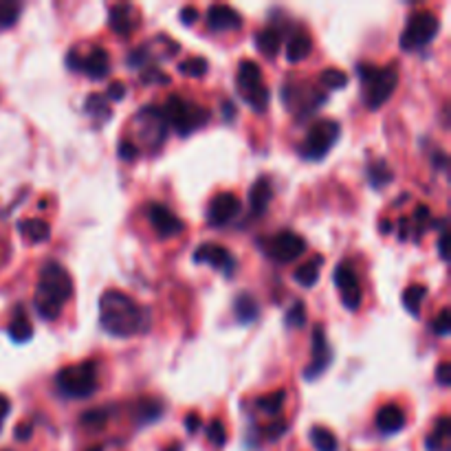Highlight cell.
<instances>
[{"label":"cell","mask_w":451,"mask_h":451,"mask_svg":"<svg viewBox=\"0 0 451 451\" xmlns=\"http://www.w3.org/2000/svg\"><path fill=\"white\" fill-rule=\"evenodd\" d=\"M148 311L130 295L121 291H106L99 297V326L111 337H132L148 330Z\"/></svg>","instance_id":"6da1fadb"},{"label":"cell","mask_w":451,"mask_h":451,"mask_svg":"<svg viewBox=\"0 0 451 451\" xmlns=\"http://www.w3.org/2000/svg\"><path fill=\"white\" fill-rule=\"evenodd\" d=\"M73 295V278L60 262H44L35 288V311L44 321L60 317L62 306Z\"/></svg>","instance_id":"7a4b0ae2"},{"label":"cell","mask_w":451,"mask_h":451,"mask_svg":"<svg viewBox=\"0 0 451 451\" xmlns=\"http://www.w3.org/2000/svg\"><path fill=\"white\" fill-rule=\"evenodd\" d=\"M357 73L361 84L366 86L364 90V101L370 111H378L396 90V84H399V70H396L394 64H390L388 68H376L372 64H359Z\"/></svg>","instance_id":"3957f363"},{"label":"cell","mask_w":451,"mask_h":451,"mask_svg":"<svg viewBox=\"0 0 451 451\" xmlns=\"http://www.w3.org/2000/svg\"><path fill=\"white\" fill-rule=\"evenodd\" d=\"M56 385L66 399H88L97 392V364L82 361V364L62 368L56 374Z\"/></svg>","instance_id":"277c9868"},{"label":"cell","mask_w":451,"mask_h":451,"mask_svg":"<svg viewBox=\"0 0 451 451\" xmlns=\"http://www.w3.org/2000/svg\"><path fill=\"white\" fill-rule=\"evenodd\" d=\"M161 113H163L168 128L172 125L176 135H180V137L196 132L198 128H203V125L209 121V111H205V108L196 106V104H190L178 95H172L166 101V106L161 108Z\"/></svg>","instance_id":"5b68a950"},{"label":"cell","mask_w":451,"mask_h":451,"mask_svg":"<svg viewBox=\"0 0 451 451\" xmlns=\"http://www.w3.org/2000/svg\"><path fill=\"white\" fill-rule=\"evenodd\" d=\"M236 86L238 93L242 95V99L254 108L256 113H264L271 93L264 84L262 78V68L254 62V60H242L238 64V73H236Z\"/></svg>","instance_id":"8992f818"},{"label":"cell","mask_w":451,"mask_h":451,"mask_svg":"<svg viewBox=\"0 0 451 451\" xmlns=\"http://www.w3.org/2000/svg\"><path fill=\"white\" fill-rule=\"evenodd\" d=\"M339 132H341L339 123L333 121V119H321V121L313 123L309 135H306V139L302 143L299 154L306 161H321L335 148V143L339 139Z\"/></svg>","instance_id":"52a82bcc"},{"label":"cell","mask_w":451,"mask_h":451,"mask_svg":"<svg viewBox=\"0 0 451 451\" xmlns=\"http://www.w3.org/2000/svg\"><path fill=\"white\" fill-rule=\"evenodd\" d=\"M438 29H440V20H438L436 13L425 11V9L412 13L407 25H405V31L401 35V47L405 51L423 49L436 38Z\"/></svg>","instance_id":"ba28073f"},{"label":"cell","mask_w":451,"mask_h":451,"mask_svg":"<svg viewBox=\"0 0 451 451\" xmlns=\"http://www.w3.org/2000/svg\"><path fill=\"white\" fill-rule=\"evenodd\" d=\"M264 254L276 260L278 264H288L297 260L306 251V240L293 231H280L276 236H271L268 240L262 242Z\"/></svg>","instance_id":"9c48e42d"},{"label":"cell","mask_w":451,"mask_h":451,"mask_svg":"<svg viewBox=\"0 0 451 451\" xmlns=\"http://www.w3.org/2000/svg\"><path fill=\"white\" fill-rule=\"evenodd\" d=\"M330 361H333V352H330L326 335H323V326L321 323H315V328H313V359L304 370V378L306 381H315V378H319L323 372L328 370Z\"/></svg>","instance_id":"30bf717a"},{"label":"cell","mask_w":451,"mask_h":451,"mask_svg":"<svg viewBox=\"0 0 451 451\" xmlns=\"http://www.w3.org/2000/svg\"><path fill=\"white\" fill-rule=\"evenodd\" d=\"M335 284L341 291V302L346 309L357 311L361 306V284L350 262H339V266L335 268Z\"/></svg>","instance_id":"8fae6325"},{"label":"cell","mask_w":451,"mask_h":451,"mask_svg":"<svg viewBox=\"0 0 451 451\" xmlns=\"http://www.w3.org/2000/svg\"><path fill=\"white\" fill-rule=\"evenodd\" d=\"M240 214V198L231 192L216 194L207 207V221L211 227H223Z\"/></svg>","instance_id":"7c38bea8"},{"label":"cell","mask_w":451,"mask_h":451,"mask_svg":"<svg viewBox=\"0 0 451 451\" xmlns=\"http://www.w3.org/2000/svg\"><path fill=\"white\" fill-rule=\"evenodd\" d=\"M194 262H201V264H209L216 271H221L227 278L233 276V271H236V258L229 249L221 247V245H201L196 249L194 254Z\"/></svg>","instance_id":"4fadbf2b"},{"label":"cell","mask_w":451,"mask_h":451,"mask_svg":"<svg viewBox=\"0 0 451 451\" xmlns=\"http://www.w3.org/2000/svg\"><path fill=\"white\" fill-rule=\"evenodd\" d=\"M148 221L154 227L156 236H161V238L178 236V233H183V229H185L183 221H180L172 209H168L166 205H161V203L148 205Z\"/></svg>","instance_id":"5bb4252c"},{"label":"cell","mask_w":451,"mask_h":451,"mask_svg":"<svg viewBox=\"0 0 451 451\" xmlns=\"http://www.w3.org/2000/svg\"><path fill=\"white\" fill-rule=\"evenodd\" d=\"M137 123H141V135L150 146H161V143H163L168 135V123L163 119L161 108H154V106L143 108L137 117Z\"/></svg>","instance_id":"9a60e30c"},{"label":"cell","mask_w":451,"mask_h":451,"mask_svg":"<svg viewBox=\"0 0 451 451\" xmlns=\"http://www.w3.org/2000/svg\"><path fill=\"white\" fill-rule=\"evenodd\" d=\"M68 66L75 70H82L88 80L97 82V80H104L108 75V70H111V58H108V53L104 49H93L80 62L68 60Z\"/></svg>","instance_id":"2e32d148"},{"label":"cell","mask_w":451,"mask_h":451,"mask_svg":"<svg viewBox=\"0 0 451 451\" xmlns=\"http://www.w3.org/2000/svg\"><path fill=\"white\" fill-rule=\"evenodd\" d=\"M205 20L211 31H236L242 27L240 13L229 5H211Z\"/></svg>","instance_id":"e0dca14e"},{"label":"cell","mask_w":451,"mask_h":451,"mask_svg":"<svg viewBox=\"0 0 451 451\" xmlns=\"http://www.w3.org/2000/svg\"><path fill=\"white\" fill-rule=\"evenodd\" d=\"M376 427L383 434H396L405 427V412L394 403L383 405L376 412Z\"/></svg>","instance_id":"ac0fdd59"},{"label":"cell","mask_w":451,"mask_h":451,"mask_svg":"<svg viewBox=\"0 0 451 451\" xmlns=\"http://www.w3.org/2000/svg\"><path fill=\"white\" fill-rule=\"evenodd\" d=\"M108 23H111V29L119 35H128L135 31V27L139 25L137 20V11L132 5H115L111 9V18H108Z\"/></svg>","instance_id":"d6986e66"},{"label":"cell","mask_w":451,"mask_h":451,"mask_svg":"<svg viewBox=\"0 0 451 451\" xmlns=\"http://www.w3.org/2000/svg\"><path fill=\"white\" fill-rule=\"evenodd\" d=\"M271 198H273V185H271V180L266 176L258 178L254 185H251L249 192V203H251V211L256 216H262L271 203Z\"/></svg>","instance_id":"ffe728a7"},{"label":"cell","mask_w":451,"mask_h":451,"mask_svg":"<svg viewBox=\"0 0 451 451\" xmlns=\"http://www.w3.org/2000/svg\"><path fill=\"white\" fill-rule=\"evenodd\" d=\"M321 264H323V256H315V258H311L309 262H304L302 266H297L295 273H293L295 282H297L299 286H304V288L315 286L317 280H319Z\"/></svg>","instance_id":"44dd1931"},{"label":"cell","mask_w":451,"mask_h":451,"mask_svg":"<svg viewBox=\"0 0 451 451\" xmlns=\"http://www.w3.org/2000/svg\"><path fill=\"white\" fill-rule=\"evenodd\" d=\"M18 229L29 242H44L51 236V227L42 218H25L18 223Z\"/></svg>","instance_id":"7402d4cb"},{"label":"cell","mask_w":451,"mask_h":451,"mask_svg":"<svg viewBox=\"0 0 451 451\" xmlns=\"http://www.w3.org/2000/svg\"><path fill=\"white\" fill-rule=\"evenodd\" d=\"M256 47L264 53L266 58H276L282 47V33L273 27L262 29L260 33H256Z\"/></svg>","instance_id":"603a6c76"},{"label":"cell","mask_w":451,"mask_h":451,"mask_svg":"<svg viewBox=\"0 0 451 451\" xmlns=\"http://www.w3.org/2000/svg\"><path fill=\"white\" fill-rule=\"evenodd\" d=\"M233 313H236L240 323H251V321H256V317L260 313V306L251 293H240L236 297V302H233Z\"/></svg>","instance_id":"cb8c5ba5"},{"label":"cell","mask_w":451,"mask_h":451,"mask_svg":"<svg viewBox=\"0 0 451 451\" xmlns=\"http://www.w3.org/2000/svg\"><path fill=\"white\" fill-rule=\"evenodd\" d=\"M7 333H9V337L16 341V344H25V341L31 339L33 326H31V321H29V317L25 315L23 309H16V317L11 319Z\"/></svg>","instance_id":"d4e9b609"},{"label":"cell","mask_w":451,"mask_h":451,"mask_svg":"<svg viewBox=\"0 0 451 451\" xmlns=\"http://www.w3.org/2000/svg\"><path fill=\"white\" fill-rule=\"evenodd\" d=\"M311 49H313V40L309 35H295V38H291V42L286 44V58L291 64H297L311 56Z\"/></svg>","instance_id":"484cf974"},{"label":"cell","mask_w":451,"mask_h":451,"mask_svg":"<svg viewBox=\"0 0 451 451\" xmlns=\"http://www.w3.org/2000/svg\"><path fill=\"white\" fill-rule=\"evenodd\" d=\"M427 297V286L423 284H412L405 288V293H403V306H405V311L412 313L414 317H419L421 315V309H423V302Z\"/></svg>","instance_id":"4316f807"},{"label":"cell","mask_w":451,"mask_h":451,"mask_svg":"<svg viewBox=\"0 0 451 451\" xmlns=\"http://www.w3.org/2000/svg\"><path fill=\"white\" fill-rule=\"evenodd\" d=\"M368 180H370L372 187H385L394 180V172L390 170V166L383 159H378L368 166Z\"/></svg>","instance_id":"83f0119b"},{"label":"cell","mask_w":451,"mask_h":451,"mask_svg":"<svg viewBox=\"0 0 451 451\" xmlns=\"http://www.w3.org/2000/svg\"><path fill=\"white\" fill-rule=\"evenodd\" d=\"M311 443L317 451H337V436L333 434V431L328 427H321V425H315L311 427Z\"/></svg>","instance_id":"f1b7e54d"},{"label":"cell","mask_w":451,"mask_h":451,"mask_svg":"<svg viewBox=\"0 0 451 451\" xmlns=\"http://www.w3.org/2000/svg\"><path fill=\"white\" fill-rule=\"evenodd\" d=\"M84 111H86L90 117H93V119H97L99 123L106 121V119H111V106L106 104V97L99 95V93H93V95L86 97Z\"/></svg>","instance_id":"f546056e"},{"label":"cell","mask_w":451,"mask_h":451,"mask_svg":"<svg viewBox=\"0 0 451 451\" xmlns=\"http://www.w3.org/2000/svg\"><path fill=\"white\" fill-rule=\"evenodd\" d=\"M284 401H286V392H284V390H276V392H271V394L260 396V399L256 401V405H258L262 412L273 414V416H276V414H280V412H282Z\"/></svg>","instance_id":"4dcf8cb0"},{"label":"cell","mask_w":451,"mask_h":451,"mask_svg":"<svg viewBox=\"0 0 451 451\" xmlns=\"http://www.w3.org/2000/svg\"><path fill=\"white\" fill-rule=\"evenodd\" d=\"M23 5L13 3V0H0V29H9L20 18Z\"/></svg>","instance_id":"1f68e13d"},{"label":"cell","mask_w":451,"mask_h":451,"mask_svg":"<svg viewBox=\"0 0 451 451\" xmlns=\"http://www.w3.org/2000/svg\"><path fill=\"white\" fill-rule=\"evenodd\" d=\"M207 60L205 58H198V56H194V58H187L185 62H180L178 64V70L183 75H187V78H203L205 73H207Z\"/></svg>","instance_id":"d6a6232c"},{"label":"cell","mask_w":451,"mask_h":451,"mask_svg":"<svg viewBox=\"0 0 451 451\" xmlns=\"http://www.w3.org/2000/svg\"><path fill=\"white\" fill-rule=\"evenodd\" d=\"M447 436H449V421H447V416H443V419L436 423L434 434L427 436V449H429V451H440L443 445H445V440H447Z\"/></svg>","instance_id":"836d02e7"},{"label":"cell","mask_w":451,"mask_h":451,"mask_svg":"<svg viewBox=\"0 0 451 451\" xmlns=\"http://www.w3.org/2000/svg\"><path fill=\"white\" fill-rule=\"evenodd\" d=\"M319 82H321L323 88L339 90V88H344V86L348 84V75L344 73V70H339V68H326V70L321 73Z\"/></svg>","instance_id":"e575fe53"},{"label":"cell","mask_w":451,"mask_h":451,"mask_svg":"<svg viewBox=\"0 0 451 451\" xmlns=\"http://www.w3.org/2000/svg\"><path fill=\"white\" fill-rule=\"evenodd\" d=\"M161 414H163V407H161L159 403H154V401H143V403L139 405V416H137V421H139V425H150V423H154L156 419H161Z\"/></svg>","instance_id":"d590c367"},{"label":"cell","mask_w":451,"mask_h":451,"mask_svg":"<svg viewBox=\"0 0 451 451\" xmlns=\"http://www.w3.org/2000/svg\"><path fill=\"white\" fill-rule=\"evenodd\" d=\"M106 421H108V409H88L80 419V423L86 429H101L106 427Z\"/></svg>","instance_id":"8d00e7d4"},{"label":"cell","mask_w":451,"mask_h":451,"mask_svg":"<svg viewBox=\"0 0 451 451\" xmlns=\"http://www.w3.org/2000/svg\"><path fill=\"white\" fill-rule=\"evenodd\" d=\"M286 326H293V328L306 326V306H304V302H295L291 309H288V313H286Z\"/></svg>","instance_id":"74e56055"},{"label":"cell","mask_w":451,"mask_h":451,"mask_svg":"<svg viewBox=\"0 0 451 451\" xmlns=\"http://www.w3.org/2000/svg\"><path fill=\"white\" fill-rule=\"evenodd\" d=\"M205 434H207L209 443L216 447H223L227 443V429H225L223 421H211L205 429Z\"/></svg>","instance_id":"f35d334b"},{"label":"cell","mask_w":451,"mask_h":451,"mask_svg":"<svg viewBox=\"0 0 451 451\" xmlns=\"http://www.w3.org/2000/svg\"><path fill=\"white\" fill-rule=\"evenodd\" d=\"M449 311L447 309H443L440 311V315L436 317V321L434 323H431V330H434L438 337H447L449 335V328H451V323H449Z\"/></svg>","instance_id":"ab89813d"},{"label":"cell","mask_w":451,"mask_h":451,"mask_svg":"<svg viewBox=\"0 0 451 451\" xmlns=\"http://www.w3.org/2000/svg\"><path fill=\"white\" fill-rule=\"evenodd\" d=\"M431 223V214H429V207L427 205H419L416 211H414V227H416L421 233L425 231V227Z\"/></svg>","instance_id":"60d3db41"},{"label":"cell","mask_w":451,"mask_h":451,"mask_svg":"<svg viewBox=\"0 0 451 451\" xmlns=\"http://www.w3.org/2000/svg\"><path fill=\"white\" fill-rule=\"evenodd\" d=\"M141 82L143 84H170V78L166 73H161L159 68H148V70H143L141 73Z\"/></svg>","instance_id":"b9f144b4"},{"label":"cell","mask_w":451,"mask_h":451,"mask_svg":"<svg viewBox=\"0 0 451 451\" xmlns=\"http://www.w3.org/2000/svg\"><path fill=\"white\" fill-rule=\"evenodd\" d=\"M106 99H111V101H121L125 97V84L123 82H113L111 86H108L106 90Z\"/></svg>","instance_id":"7bdbcfd3"},{"label":"cell","mask_w":451,"mask_h":451,"mask_svg":"<svg viewBox=\"0 0 451 451\" xmlns=\"http://www.w3.org/2000/svg\"><path fill=\"white\" fill-rule=\"evenodd\" d=\"M119 156L123 161H135L139 156V150L132 141H121V146H119Z\"/></svg>","instance_id":"ee69618b"},{"label":"cell","mask_w":451,"mask_h":451,"mask_svg":"<svg viewBox=\"0 0 451 451\" xmlns=\"http://www.w3.org/2000/svg\"><path fill=\"white\" fill-rule=\"evenodd\" d=\"M286 431V423L284 421H278V423H271L266 429H264V436L268 438V440H278L282 434Z\"/></svg>","instance_id":"f6af8a7d"},{"label":"cell","mask_w":451,"mask_h":451,"mask_svg":"<svg viewBox=\"0 0 451 451\" xmlns=\"http://www.w3.org/2000/svg\"><path fill=\"white\" fill-rule=\"evenodd\" d=\"M436 378H438V383H440L443 388H449V385H451V370H449V364H445V361L438 366Z\"/></svg>","instance_id":"bcb514c9"},{"label":"cell","mask_w":451,"mask_h":451,"mask_svg":"<svg viewBox=\"0 0 451 451\" xmlns=\"http://www.w3.org/2000/svg\"><path fill=\"white\" fill-rule=\"evenodd\" d=\"M31 434H33V425H31V423H23V425L16 427V440L25 443V440L31 438Z\"/></svg>","instance_id":"7dc6e473"},{"label":"cell","mask_w":451,"mask_h":451,"mask_svg":"<svg viewBox=\"0 0 451 451\" xmlns=\"http://www.w3.org/2000/svg\"><path fill=\"white\" fill-rule=\"evenodd\" d=\"M185 429L190 431V434H196V431L201 429V416H198L196 412H192L185 416Z\"/></svg>","instance_id":"c3c4849f"},{"label":"cell","mask_w":451,"mask_h":451,"mask_svg":"<svg viewBox=\"0 0 451 451\" xmlns=\"http://www.w3.org/2000/svg\"><path fill=\"white\" fill-rule=\"evenodd\" d=\"M196 18H198V11H196L194 7H183V9H180V23H183L185 27H187V25H194Z\"/></svg>","instance_id":"681fc988"},{"label":"cell","mask_w":451,"mask_h":451,"mask_svg":"<svg viewBox=\"0 0 451 451\" xmlns=\"http://www.w3.org/2000/svg\"><path fill=\"white\" fill-rule=\"evenodd\" d=\"M438 254L443 260H447V229H445V225L440 229V238H438Z\"/></svg>","instance_id":"f907efd6"},{"label":"cell","mask_w":451,"mask_h":451,"mask_svg":"<svg viewBox=\"0 0 451 451\" xmlns=\"http://www.w3.org/2000/svg\"><path fill=\"white\" fill-rule=\"evenodd\" d=\"M7 414H9V401H7V396L0 394V421H3Z\"/></svg>","instance_id":"816d5d0a"},{"label":"cell","mask_w":451,"mask_h":451,"mask_svg":"<svg viewBox=\"0 0 451 451\" xmlns=\"http://www.w3.org/2000/svg\"><path fill=\"white\" fill-rule=\"evenodd\" d=\"M378 229H381V233H390V231H392V223H390V221H383L381 225H378Z\"/></svg>","instance_id":"f5cc1de1"},{"label":"cell","mask_w":451,"mask_h":451,"mask_svg":"<svg viewBox=\"0 0 451 451\" xmlns=\"http://www.w3.org/2000/svg\"><path fill=\"white\" fill-rule=\"evenodd\" d=\"M163 451H183V447H180L178 443H174V445H170V447H166Z\"/></svg>","instance_id":"db71d44e"},{"label":"cell","mask_w":451,"mask_h":451,"mask_svg":"<svg viewBox=\"0 0 451 451\" xmlns=\"http://www.w3.org/2000/svg\"><path fill=\"white\" fill-rule=\"evenodd\" d=\"M88 451H101V447L97 445V447H93V449H88Z\"/></svg>","instance_id":"11a10c76"}]
</instances>
